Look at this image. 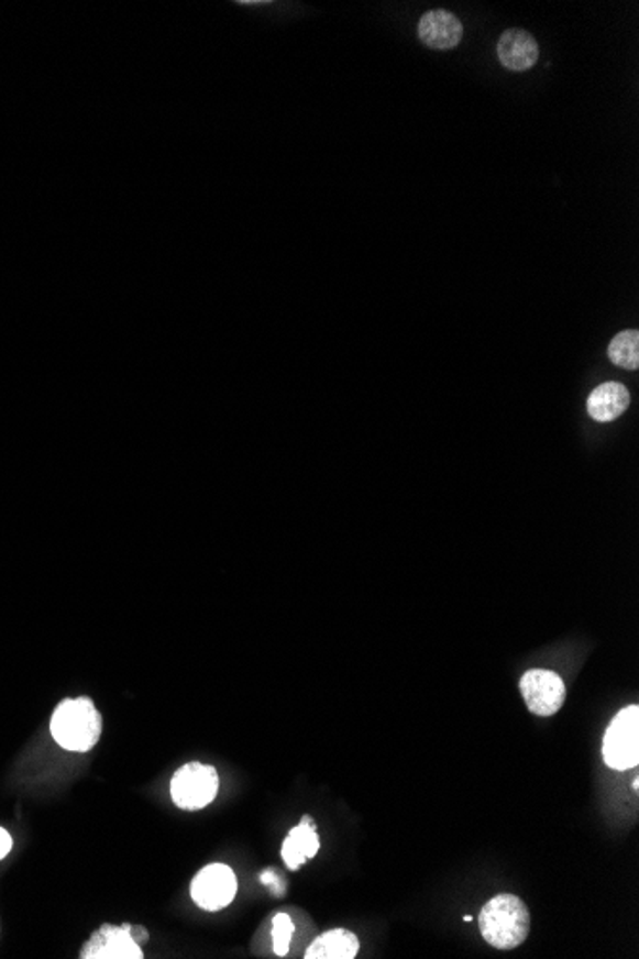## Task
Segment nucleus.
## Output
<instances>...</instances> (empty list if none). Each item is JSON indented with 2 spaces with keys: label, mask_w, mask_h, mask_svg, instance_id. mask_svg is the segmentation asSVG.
<instances>
[{
  "label": "nucleus",
  "mask_w": 639,
  "mask_h": 959,
  "mask_svg": "<svg viewBox=\"0 0 639 959\" xmlns=\"http://www.w3.org/2000/svg\"><path fill=\"white\" fill-rule=\"evenodd\" d=\"M478 929L496 950H514L529 937V908L515 894H498L481 910Z\"/></svg>",
  "instance_id": "obj_1"
},
{
  "label": "nucleus",
  "mask_w": 639,
  "mask_h": 959,
  "mask_svg": "<svg viewBox=\"0 0 639 959\" xmlns=\"http://www.w3.org/2000/svg\"><path fill=\"white\" fill-rule=\"evenodd\" d=\"M51 734L62 749L87 753L100 741L102 716L89 697L66 699L52 715Z\"/></svg>",
  "instance_id": "obj_2"
},
{
  "label": "nucleus",
  "mask_w": 639,
  "mask_h": 959,
  "mask_svg": "<svg viewBox=\"0 0 639 959\" xmlns=\"http://www.w3.org/2000/svg\"><path fill=\"white\" fill-rule=\"evenodd\" d=\"M603 760L607 767L626 772L639 762V707L630 705L618 713L603 738Z\"/></svg>",
  "instance_id": "obj_3"
},
{
  "label": "nucleus",
  "mask_w": 639,
  "mask_h": 959,
  "mask_svg": "<svg viewBox=\"0 0 639 959\" xmlns=\"http://www.w3.org/2000/svg\"><path fill=\"white\" fill-rule=\"evenodd\" d=\"M217 768L201 762H188L178 768L170 780V798L180 811H201L219 795Z\"/></svg>",
  "instance_id": "obj_4"
},
{
  "label": "nucleus",
  "mask_w": 639,
  "mask_h": 959,
  "mask_svg": "<svg viewBox=\"0 0 639 959\" xmlns=\"http://www.w3.org/2000/svg\"><path fill=\"white\" fill-rule=\"evenodd\" d=\"M238 879L227 863H209L191 879V901L206 912H219L234 902Z\"/></svg>",
  "instance_id": "obj_5"
},
{
  "label": "nucleus",
  "mask_w": 639,
  "mask_h": 959,
  "mask_svg": "<svg viewBox=\"0 0 639 959\" xmlns=\"http://www.w3.org/2000/svg\"><path fill=\"white\" fill-rule=\"evenodd\" d=\"M519 690L532 715L553 716L565 703V682L558 672L530 669L522 674Z\"/></svg>",
  "instance_id": "obj_6"
},
{
  "label": "nucleus",
  "mask_w": 639,
  "mask_h": 959,
  "mask_svg": "<svg viewBox=\"0 0 639 959\" xmlns=\"http://www.w3.org/2000/svg\"><path fill=\"white\" fill-rule=\"evenodd\" d=\"M133 925L123 923V925H110L106 923L100 929L96 930L95 935L89 938V943L82 946V959H142L144 952L140 948V943L133 937Z\"/></svg>",
  "instance_id": "obj_7"
},
{
  "label": "nucleus",
  "mask_w": 639,
  "mask_h": 959,
  "mask_svg": "<svg viewBox=\"0 0 639 959\" xmlns=\"http://www.w3.org/2000/svg\"><path fill=\"white\" fill-rule=\"evenodd\" d=\"M418 35L421 43L433 51H452L462 43L463 25L456 14L437 8L421 15Z\"/></svg>",
  "instance_id": "obj_8"
},
{
  "label": "nucleus",
  "mask_w": 639,
  "mask_h": 959,
  "mask_svg": "<svg viewBox=\"0 0 639 959\" xmlns=\"http://www.w3.org/2000/svg\"><path fill=\"white\" fill-rule=\"evenodd\" d=\"M540 48L537 38L525 30H507L498 41V59L509 71H529L537 66Z\"/></svg>",
  "instance_id": "obj_9"
},
{
  "label": "nucleus",
  "mask_w": 639,
  "mask_h": 959,
  "mask_svg": "<svg viewBox=\"0 0 639 959\" xmlns=\"http://www.w3.org/2000/svg\"><path fill=\"white\" fill-rule=\"evenodd\" d=\"M320 850L318 829L310 816H302L301 824L294 827L282 842V858L287 870L297 871L302 863L315 858Z\"/></svg>",
  "instance_id": "obj_10"
},
{
  "label": "nucleus",
  "mask_w": 639,
  "mask_h": 959,
  "mask_svg": "<svg viewBox=\"0 0 639 959\" xmlns=\"http://www.w3.org/2000/svg\"><path fill=\"white\" fill-rule=\"evenodd\" d=\"M590 418L595 421H613L628 410L630 393L617 382L599 385L588 397Z\"/></svg>",
  "instance_id": "obj_11"
},
{
  "label": "nucleus",
  "mask_w": 639,
  "mask_h": 959,
  "mask_svg": "<svg viewBox=\"0 0 639 959\" xmlns=\"http://www.w3.org/2000/svg\"><path fill=\"white\" fill-rule=\"evenodd\" d=\"M361 950L359 937L346 929H331L315 938L305 959H354Z\"/></svg>",
  "instance_id": "obj_12"
},
{
  "label": "nucleus",
  "mask_w": 639,
  "mask_h": 959,
  "mask_svg": "<svg viewBox=\"0 0 639 959\" xmlns=\"http://www.w3.org/2000/svg\"><path fill=\"white\" fill-rule=\"evenodd\" d=\"M609 359L615 366L626 370L639 368V332L625 330L617 333L609 343Z\"/></svg>",
  "instance_id": "obj_13"
},
{
  "label": "nucleus",
  "mask_w": 639,
  "mask_h": 959,
  "mask_svg": "<svg viewBox=\"0 0 639 959\" xmlns=\"http://www.w3.org/2000/svg\"><path fill=\"white\" fill-rule=\"evenodd\" d=\"M294 919L287 914H276L273 919V948L278 958H284L289 952V946L294 940Z\"/></svg>",
  "instance_id": "obj_14"
},
{
  "label": "nucleus",
  "mask_w": 639,
  "mask_h": 959,
  "mask_svg": "<svg viewBox=\"0 0 639 959\" xmlns=\"http://www.w3.org/2000/svg\"><path fill=\"white\" fill-rule=\"evenodd\" d=\"M10 850H12V837H10L7 829L0 827V860L7 857Z\"/></svg>",
  "instance_id": "obj_15"
}]
</instances>
